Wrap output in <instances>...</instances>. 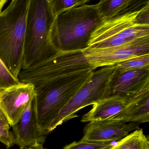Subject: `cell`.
Instances as JSON below:
<instances>
[{
  "label": "cell",
  "mask_w": 149,
  "mask_h": 149,
  "mask_svg": "<svg viewBox=\"0 0 149 149\" xmlns=\"http://www.w3.org/2000/svg\"><path fill=\"white\" fill-rule=\"evenodd\" d=\"M105 20L96 4L70 9L56 17L51 31L52 44L58 52L83 51Z\"/></svg>",
  "instance_id": "6da1fadb"
},
{
  "label": "cell",
  "mask_w": 149,
  "mask_h": 149,
  "mask_svg": "<svg viewBox=\"0 0 149 149\" xmlns=\"http://www.w3.org/2000/svg\"><path fill=\"white\" fill-rule=\"evenodd\" d=\"M95 68L68 74L36 88L34 99L38 127L44 135L52 122L80 88L89 80Z\"/></svg>",
  "instance_id": "7a4b0ae2"
},
{
  "label": "cell",
  "mask_w": 149,
  "mask_h": 149,
  "mask_svg": "<svg viewBox=\"0 0 149 149\" xmlns=\"http://www.w3.org/2000/svg\"><path fill=\"white\" fill-rule=\"evenodd\" d=\"M31 0H12L0 13V58L18 78L22 69L27 14Z\"/></svg>",
  "instance_id": "3957f363"
},
{
  "label": "cell",
  "mask_w": 149,
  "mask_h": 149,
  "mask_svg": "<svg viewBox=\"0 0 149 149\" xmlns=\"http://www.w3.org/2000/svg\"><path fill=\"white\" fill-rule=\"evenodd\" d=\"M56 16L49 0H31L27 14L22 69L30 68L58 53L50 35Z\"/></svg>",
  "instance_id": "277c9868"
},
{
  "label": "cell",
  "mask_w": 149,
  "mask_h": 149,
  "mask_svg": "<svg viewBox=\"0 0 149 149\" xmlns=\"http://www.w3.org/2000/svg\"><path fill=\"white\" fill-rule=\"evenodd\" d=\"M140 10L119 14L105 20L92 34L87 48L116 47L149 37V25H140L136 23V17Z\"/></svg>",
  "instance_id": "5b68a950"
},
{
  "label": "cell",
  "mask_w": 149,
  "mask_h": 149,
  "mask_svg": "<svg viewBox=\"0 0 149 149\" xmlns=\"http://www.w3.org/2000/svg\"><path fill=\"white\" fill-rule=\"evenodd\" d=\"M102 67L94 71L90 79L61 109L49 126L47 134L64 123L78 117L76 113L81 109L110 95V82L116 72V65Z\"/></svg>",
  "instance_id": "8992f818"
},
{
  "label": "cell",
  "mask_w": 149,
  "mask_h": 149,
  "mask_svg": "<svg viewBox=\"0 0 149 149\" xmlns=\"http://www.w3.org/2000/svg\"><path fill=\"white\" fill-rule=\"evenodd\" d=\"M92 68L94 67L87 63L82 51L59 52L30 68L22 69L18 78L20 82L31 83L36 88L52 80Z\"/></svg>",
  "instance_id": "52a82bcc"
},
{
  "label": "cell",
  "mask_w": 149,
  "mask_h": 149,
  "mask_svg": "<svg viewBox=\"0 0 149 149\" xmlns=\"http://www.w3.org/2000/svg\"><path fill=\"white\" fill-rule=\"evenodd\" d=\"M82 52L87 63L95 69L114 65L136 56L149 54V37L116 47L87 48Z\"/></svg>",
  "instance_id": "ba28073f"
},
{
  "label": "cell",
  "mask_w": 149,
  "mask_h": 149,
  "mask_svg": "<svg viewBox=\"0 0 149 149\" xmlns=\"http://www.w3.org/2000/svg\"><path fill=\"white\" fill-rule=\"evenodd\" d=\"M36 93L33 84L22 82L0 92V109L10 127L19 120Z\"/></svg>",
  "instance_id": "9c48e42d"
},
{
  "label": "cell",
  "mask_w": 149,
  "mask_h": 149,
  "mask_svg": "<svg viewBox=\"0 0 149 149\" xmlns=\"http://www.w3.org/2000/svg\"><path fill=\"white\" fill-rule=\"evenodd\" d=\"M139 123L108 119L90 122L83 130L81 141L91 142H112L120 141L129 132L139 129Z\"/></svg>",
  "instance_id": "30bf717a"
},
{
  "label": "cell",
  "mask_w": 149,
  "mask_h": 149,
  "mask_svg": "<svg viewBox=\"0 0 149 149\" xmlns=\"http://www.w3.org/2000/svg\"><path fill=\"white\" fill-rule=\"evenodd\" d=\"M148 90L149 67L122 72L116 70L110 82V95L131 98Z\"/></svg>",
  "instance_id": "8fae6325"
},
{
  "label": "cell",
  "mask_w": 149,
  "mask_h": 149,
  "mask_svg": "<svg viewBox=\"0 0 149 149\" xmlns=\"http://www.w3.org/2000/svg\"><path fill=\"white\" fill-rule=\"evenodd\" d=\"M15 144L20 148L37 143H43L46 136L38 124L34 99L28 105L19 120L12 126Z\"/></svg>",
  "instance_id": "7c38bea8"
},
{
  "label": "cell",
  "mask_w": 149,
  "mask_h": 149,
  "mask_svg": "<svg viewBox=\"0 0 149 149\" xmlns=\"http://www.w3.org/2000/svg\"><path fill=\"white\" fill-rule=\"evenodd\" d=\"M131 98L111 95L94 103L92 109L82 116L81 122H90L111 119L122 112Z\"/></svg>",
  "instance_id": "4fadbf2b"
},
{
  "label": "cell",
  "mask_w": 149,
  "mask_h": 149,
  "mask_svg": "<svg viewBox=\"0 0 149 149\" xmlns=\"http://www.w3.org/2000/svg\"><path fill=\"white\" fill-rule=\"evenodd\" d=\"M109 119L139 124L148 123L149 90L131 97L126 108Z\"/></svg>",
  "instance_id": "5bb4252c"
},
{
  "label": "cell",
  "mask_w": 149,
  "mask_h": 149,
  "mask_svg": "<svg viewBox=\"0 0 149 149\" xmlns=\"http://www.w3.org/2000/svg\"><path fill=\"white\" fill-rule=\"evenodd\" d=\"M139 0H100L96 4L99 12L104 19H109L132 6Z\"/></svg>",
  "instance_id": "9a60e30c"
},
{
  "label": "cell",
  "mask_w": 149,
  "mask_h": 149,
  "mask_svg": "<svg viewBox=\"0 0 149 149\" xmlns=\"http://www.w3.org/2000/svg\"><path fill=\"white\" fill-rule=\"evenodd\" d=\"M110 149H149L148 137L139 128L115 143Z\"/></svg>",
  "instance_id": "2e32d148"
},
{
  "label": "cell",
  "mask_w": 149,
  "mask_h": 149,
  "mask_svg": "<svg viewBox=\"0 0 149 149\" xmlns=\"http://www.w3.org/2000/svg\"><path fill=\"white\" fill-rule=\"evenodd\" d=\"M115 65L116 70L119 72L134 70L149 67V54L136 56Z\"/></svg>",
  "instance_id": "e0dca14e"
},
{
  "label": "cell",
  "mask_w": 149,
  "mask_h": 149,
  "mask_svg": "<svg viewBox=\"0 0 149 149\" xmlns=\"http://www.w3.org/2000/svg\"><path fill=\"white\" fill-rule=\"evenodd\" d=\"M90 0H49L55 16L70 9L85 5Z\"/></svg>",
  "instance_id": "ac0fdd59"
},
{
  "label": "cell",
  "mask_w": 149,
  "mask_h": 149,
  "mask_svg": "<svg viewBox=\"0 0 149 149\" xmlns=\"http://www.w3.org/2000/svg\"><path fill=\"white\" fill-rule=\"evenodd\" d=\"M8 119L0 109V142L3 143L7 149L15 144V139L13 133L10 130Z\"/></svg>",
  "instance_id": "d6986e66"
},
{
  "label": "cell",
  "mask_w": 149,
  "mask_h": 149,
  "mask_svg": "<svg viewBox=\"0 0 149 149\" xmlns=\"http://www.w3.org/2000/svg\"><path fill=\"white\" fill-rule=\"evenodd\" d=\"M115 143L112 142H91L80 140L66 145L63 149H110Z\"/></svg>",
  "instance_id": "ffe728a7"
},
{
  "label": "cell",
  "mask_w": 149,
  "mask_h": 149,
  "mask_svg": "<svg viewBox=\"0 0 149 149\" xmlns=\"http://www.w3.org/2000/svg\"><path fill=\"white\" fill-rule=\"evenodd\" d=\"M20 82L18 78L10 72L0 58V92Z\"/></svg>",
  "instance_id": "44dd1931"
},
{
  "label": "cell",
  "mask_w": 149,
  "mask_h": 149,
  "mask_svg": "<svg viewBox=\"0 0 149 149\" xmlns=\"http://www.w3.org/2000/svg\"><path fill=\"white\" fill-rule=\"evenodd\" d=\"M135 22L139 25L149 26V4L140 10L136 17Z\"/></svg>",
  "instance_id": "7402d4cb"
},
{
  "label": "cell",
  "mask_w": 149,
  "mask_h": 149,
  "mask_svg": "<svg viewBox=\"0 0 149 149\" xmlns=\"http://www.w3.org/2000/svg\"><path fill=\"white\" fill-rule=\"evenodd\" d=\"M20 149H45L43 146V143H37L30 146L22 147Z\"/></svg>",
  "instance_id": "603a6c76"
},
{
  "label": "cell",
  "mask_w": 149,
  "mask_h": 149,
  "mask_svg": "<svg viewBox=\"0 0 149 149\" xmlns=\"http://www.w3.org/2000/svg\"><path fill=\"white\" fill-rule=\"evenodd\" d=\"M8 1V0H0V13L3 11V8Z\"/></svg>",
  "instance_id": "cb8c5ba5"
}]
</instances>
